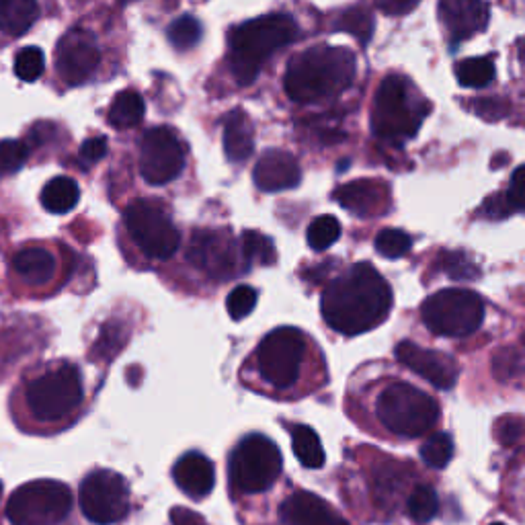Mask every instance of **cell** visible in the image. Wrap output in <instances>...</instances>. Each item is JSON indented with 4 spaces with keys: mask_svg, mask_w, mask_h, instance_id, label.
<instances>
[{
    "mask_svg": "<svg viewBox=\"0 0 525 525\" xmlns=\"http://www.w3.org/2000/svg\"><path fill=\"white\" fill-rule=\"evenodd\" d=\"M322 316L341 335L368 333L388 318L392 290L388 281L370 263H357L322 294Z\"/></svg>",
    "mask_w": 525,
    "mask_h": 525,
    "instance_id": "1",
    "label": "cell"
},
{
    "mask_svg": "<svg viewBox=\"0 0 525 525\" xmlns=\"http://www.w3.org/2000/svg\"><path fill=\"white\" fill-rule=\"evenodd\" d=\"M355 70L357 62L351 50L316 46L290 60L284 87L294 103L312 105L341 95L353 83Z\"/></svg>",
    "mask_w": 525,
    "mask_h": 525,
    "instance_id": "2",
    "label": "cell"
},
{
    "mask_svg": "<svg viewBox=\"0 0 525 525\" xmlns=\"http://www.w3.org/2000/svg\"><path fill=\"white\" fill-rule=\"evenodd\" d=\"M298 37V23L286 13L251 19L230 31V70L236 83H255L261 66L271 54L290 46Z\"/></svg>",
    "mask_w": 525,
    "mask_h": 525,
    "instance_id": "3",
    "label": "cell"
},
{
    "mask_svg": "<svg viewBox=\"0 0 525 525\" xmlns=\"http://www.w3.org/2000/svg\"><path fill=\"white\" fill-rule=\"evenodd\" d=\"M431 113L429 101L400 74L386 76L376 93L372 109V130L380 140H411Z\"/></svg>",
    "mask_w": 525,
    "mask_h": 525,
    "instance_id": "4",
    "label": "cell"
},
{
    "mask_svg": "<svg viewBox=\"0 0 525 525\" xmlns=\"http://www.w3.org/2000/svg\"><path fill=\"white\" fill-rule=\"evenodd\" d=\"M25 405L37 423L56 425L83 405V380L72 363H58L25 386Z\"/></svg>",
    "mask_w": 525,
    "mask_h": 525,
    "instance_id": "5",
    "label": "cell"
},
{
    "mask_svg": "<svg viewBox=\"0 0 525 525\" xmlns=\"http://www.w3.org/2000/svg\"><path fill=\"white\" fill-rule=\"evenodd\" d=\"M376 413L382 425L400 437H419L439 421V405L423 390L394 382L378 398Z\"/></svg>",
    "mask_w": 525,
    "mask_h": 525,
    "instance_id": "6",
    "label": "cell"
},
{
    "mask_svg": "<svg viewBox=\"0 0 525 525\" xmlns=\"http://www.w3.org/2000/svg\"><path fill=\"white\" fill-rule=\"evenodd\" d=\"M281 466L284 460L275 443L261 433H253L242 439L230 456V482L240 493H263L273 487Z\"/></svg>",
    "mask_w": 525,
    "mask_h": 525,
    "instance_id": "7",
    "label": "cell"
},
{
    "mask_svg": "<svg viewBox=\"0 0 525 525\" xmlns=\"http://www.w3.org/2000/svg\"><path fill=\"white\" fill-rule=\"evenodd\" d=\"M427 329L441 337H468L484 320V302L470 290H441L429 296L421 308Z\"/></svg>",
    "mask_w": 525,
    "mask_h": 525,
    "instance_id": "8",
    "label": "cell"
},
{
    "mask_svg": "<svg viewBox=\"0 0 525 525\" xmlns=\"http://www.w3.org/2000/svg\"><path fill=\"white\" fill-rule=\"evenodd\" d=\"M72 493L58 480H33L19 487L9 503L7 517L13 525H56L68 517Z\"/></svg>",
    "mask_w": 525,
    "mask_h": 525,
    "instance_id": "9",
    "label": "cell"
},
{
    "mask_svg": "<svg viewBox=\"0 0 525 525\" xmlns=\"http://www.w3.org/2000/svg\"><path fill=\"white\" fill-rule=\"evenodd\" d=\"M126 228L136 247L150 259L165 261L181 245V234L167 210L154 199H136L126 210Z\"/></svg>",
    "mask_w": 525,
    "mask_h": 525,
    "instance_id": "10",
    "label": "cell"
},
{
    "mask_svg": "<svg viewBox=\"0 0 525 525\" xmlns=\"http://www.w3.org/2000/svg\"><path fill=\"white\" fill-rule=\"evenodd\" d=\"M306 353V339L294 327H279L271 331L257 349V368L263 380L273 388H290L302 368V359Z\"/></svg>",
    "mask_w": 525,
    "mask_h": 525,
    "instance_id": "11",
    "label": "cell"
},
{
    "mask_svg": "<svg viewBox=\"0 0 525 525\" xmlns=\"http://www.w3.org/2000/svg\"><path fill=\"white\" fill-rule=\"evenodd\" d=\"M80 509L99 525H113L130 513V489L113 470H95L80 484Z\"/></svg>",
    "mask_w": 525,
    "mask_h": 525,
    "instance_id": "12",
    "label": "cell"
},
{
    "mask_svg": "<svg viewBox=\"0 0 525 525\" xmlns=\"http://www.w3.org/2000/svg\"><path fill=\"white\" fill-rule=\"evenodd\" d=\"M187 259L193 267L214 279H230L249 269V263L242 257V249L228 230L195 232L187 249Z\"/></svg>",
    "mask_w": 525,
    "mask_h": 525,
    "instance_id": "13",
    "label": "cell"
},
{
    "mask_svg": "<svg viewBox=\"0 0 525 525\" xmlns=\"http://www.w3.org/2000/svg\"><path fill=\"white\" fill-rule=\"evenodd\" d=\"M185 169V148L169 128H152L140 144V173L150 185H167Z\"/></svg>",
    "mask_w": 525,
    "mask_h": 525,
    "instance_id": "14",
    "label": "cell"
},
{
    "mask_svg": "<svg viewBox=\"0 0 525 525\" xmlns=\"http://www.w3.org/2000/svg\"><path fill=\"white\" fill-rule=\"evenodd\" d=\"M101 62V52L95 37L85 29L68 31L56 50V68L66 85H83L95 74Z\"/></svg>",
    "mask_w": 525,
    "mask_h": 525,
    "instance_id": "15",
    "label": "cell"
},
{
    "mask_svg": "<svg viewBox=\"0 0 525 525\" xmlns=\"http://www.w3.org/2000/svg\"><path fill=\"white\" fill-rule=\"evenodd\" d=\"M396 357L409 370H413L439 390H450L456 386L458 363L446 353L423 349L411 341H402L396 347Z\"/></svg>",
    "mask_w": 525,
    "mask_h": 525,
    "instance_id": "16",
    "label": "cell"
},
{
    "mask_svg": "<svg viewBox=\"0 0 525 525\" xmlns=\"http://www.w3.org/2000/svg\"><path fill=\"white\" fill-rule=\"evenodd\" d=\"M439 21L454 44L482 33L489 25V5L484 0H439Z\"/></svg>",
    "mask_w": 525,
    "mask_h": 525,
    "instance_id": "17",
    "label": "cell"
},
{
    "mask_svg": "<svg viewBox=\"0 0 525 525\" xmlns=\"http://www.w3.org/2000/svg\"><path fill=\"white\" fill-rule=\"evenodd\" d=\"M255 185L265 193H279L294 189L302 181V171L298 160L286 150H267L257 160L253 171Z\"/></svg>",
    "mask_w": 525,
    "mask_h": 525,
    "instance_id": "18",
    "label": "cell"
},
{
    "mask_svg": "<svg viewBox=\"0 0 525 525\" xmlns=\"http://www.w3.org/2000/svg\"><path fill=\"white\" fill-rule=\"evenodd\" d=\"M333 199L339 204L359 216V218H370V216H380L388 212L390 204V187L384 185L382 181L374 179H359L347 185H341L335 193Z\"/></svg>",
    "mask_w": 525,
    "mask_h": 525,
    "instance_id": "19",
    "label": "cell"
},
{
    "mask_svg": "<svg viewBox=\"0 0 525 525\" xmlns=\"http://www.w3.org/2000/svg\"><path fill=\"white\" fill-rule=\"evenodd\" d=\"M281 517L290 525H349L327 501L312 493L292 495L281 507Z\"/></svg>",
    "mask_w": 525,
    "mask_h": 525,
    "instance_id": "20",
    "label": "cell"
},
{
    "mask_svg": "<svg viewBox=\"0 0 525 525\" xmlns=\"http://www.w3.org/2000/svg\"><path fill=\"white\" fill-rule=\"evenodd\" d=\"M173 478L185 495H189L191 499H201L212 493L216 472L214 464L204 454L189 452L175 464Z\"/></svg>",
    "mask_w": 525,
    "mask_h": 525,
    "instance_id": "21",
    "label": "cell"
},
{
    "mask_svg": "<svg viewBox=\"0 0 525 525\" xmlns=\"http://www.w3.org/2000/svg\"><path fill=\"white\" fill-rule=\"evenodd\" d=\"M255 150V128L251 117L234 109L224 119V152L230 163H245Z\"/></svg>",
    "mask_w": 525,
    "mask_h": 525,
    "instance_id": "22",
    "label": "cell"
},
{
    "mask_svg": "<svg viewBox=\"0 0 525 525\" xmlns=\"http://www.w3.org/2000/svg\"><path fill=\"white\" fill-rule=\"evenodd\" d=\"M13 267L25 281H29V284L42 286V284H48V281L54 277L56 259L50 251L42 247H31L15 255Z\"/></svg>",
    "mask_w": 525,
    "mask_h": 525,
    "instance_id": "23",
    "label": "cell"
},
{
    "mask_svg": "<svg viewBox=\"0 0 525 525\" xmlns=\"http://www.w3.org/2000/svg\"><path fill=\"white\" fill-rule=\"evenodd\" d=\"M37 19V0H0V31L9 35H23L35 25Z\"/></svg>",
    "mask_w": 525,
    "mask_h": 525,
    "instance_id": "24",
    "label": "cell"
},
{
    "mask_svg": "<svg viewBox=\"0 0 525 525\" xmlns=\"http://www.w3.org/2000/svg\"><path fill=\"white\" fill-rule=\"evenodd\" d=\"M144 111L146 107H144L142 95L128 89V91H121L111 101L107 121H109V126L115 130H128L140 124V121L144 119Z\"/></svg>",
    "mask_w": 525,
    "mask_h": 525,
    "instance_id": "25",
    "label": "cell"
},
{
    "mask_svg": "<svg viewBox=\"0 0 525 525\" xmlns=\"http://www.w3.org/2000/svg\"><path fill=\"white\" fill-rule=\"evenodd\" d=\"M78 199H80L78 183L70 177H56L42 191V206L50 214H66L74 210Z\"/></svg>",
    "mask_w": 525,
    "mask_h": 525,
    "instance_id": "26",
    "label": "cell"
},
{
    "mask_svg": "<svg viewBox=\"0 0 525 525\" xmlns=\"http://www.w3.org/2000/svg\"><path fill=\"white\" fill-rule=\"evenodd\" d=\"M292 446L294 454L306 468H320L325 464V450H322L320 437L312 427L296 425L292 429Z\"/></svg>",
    "mask_w": 525,
    "mask_h": 525,
    "instance_id": "27",
    "label": "cell"
},
{
    "mask_svg": "<svg viewBox=\"0 0 525 525\" xmlns=\"http://www.w3.org/2000/svg\"><path fill=\"white\" fill-rule=\"evenodd\" d=\"M495 62L487 56H476L462 60L456 66V76L458 83L468 89H484L489 87L495 80Z\"/></svg>",
    "mask_w": 525,
    "mask_h": 525,
    "instance_id": "28",
    "label": "cell"
},
{
    "mask_svg": "<svg viewBox=\"0 0 525 525\" xmlns=\"http://www.w3.org/2000/svg\"><path fill=\"white\" fill-rule=\"evenodd\" d=\"M335 29L357 37L361 46H368L374 35V15L366 7L347 9L337 17Z\"/></svg>",
    "mask_w": 525,
    "mask_h": 525,
    "instance_id": "29",
    "label": "cell"
},
{
    "mask_svg": "<svg viewBox=\"0 0 525 525\" xmlns=\"http://www.w3.org/2000/svg\"><path fill=\"white\" fill-rule=\"evenodd\" d=\"M240 249H242V257H245L249 267L253 263H259V265L275 263V245H273V240L269 236L261 234V232L247 230L245 234H242Z\"/></svg>",
    "mask_w": 525,
    "mask_h": 525,
    "instance_id": "30",
    "label": "cell"
},
{
    "mask_svg": "<svg viewBox=\"0 0 525 525\" xmlns=\"http://www.w3.org/2000/svg\"><path fill=\"white\" fill-rule=\"evenodd\" d=\"M308 245L314 251H327L341 238V222L335 216H318L310 222L308 232Z\"/></svg>",
    "mask_w": 525,
    "mask_h": 525,
    "instance_id": "31",
    "label": "cell"
},
{
    "mask_svg": "<svg viewBox=\"0 0 525 525\" xmlns=\"http://www.w3.org/2000/svg\"><path fill=\"white\" fill-rule=\"evenodd\" d=\"M413 249V238L405 230L386 228L376 236V251L386 259H400Z\"/></svg>",
    "mask_w": 525,
    "mask_h": 525,
    "instance_id": "32",
    "label": "cell"
},
{
    "mask_svg": "<svg viewBox=\"0 0 525 525\" xmlns=\"http://www.w3.org/2000/svg\"><path fill=\"white\" fill-rule=\"evenodd\" d=\"M452 456H454V441L448 433H435L423 443L421 448V458L431 468H446Z\"/></svg>",
    "mask_w": 525,
    "mask_h": 525,
    "instance_id": "33",
    "label": "cell"
},
{
    "mask_svg": "<svg viewBox=\"0 0 525 525\" xmlns=\"http://www.w3.org/2000/svg\"><path fill=\"white\" fill-rule=\"evenodd\" d=\"M167 35H169V42L173 44V48L185 52V50H191L199 44L201 25L195 17L183 15L171 23Z\"/></svg>",
    "mask_w": 525,
    "mask_h": 525,
    "instance_id": "34",
    "label": "cell"
},
{
    "mask_svg": "<svg viewBox=\"0 0 525 525\" xmlns=\"http://www.w3.org/2000/svg\"><path fill=\"white\" fill-rule=\"evenodd\" d=\"M437 509H439L437 493L431 487H427V484L415 489L407 501V511L411 519L417 523L431 521L437 515Z\"/></svg>",
    "mask_w": 525,
    "mask_h": 525,
    "instance_id": "35",
    "label": "cell"
},
{
    "mask_svg": "<svg viewBox=\"0 0 525 525\" xmlns=\"http://www.w3.org/2000/svg\"><path fill=\"white\" fill-rule=\"evenodd\" d=\"M13 68L21 80H25V83H33V80H37L44 74V68H46L44 52L35 46L19 50L15 56Z\"/></svg>",
    "mask_w": 525,
    "mask_h": 525,
    "instance_id": "36",
    "label": "cell"
},
{
    "mask_svg": "<svg viewBox=\"0 0 525 525\" xmlns=\"http://www.w3.org/2000/svg\"><path fill=\"white\" fill-rule=\"evenodd\" d=\"M29 158V146L21 140L0 142V177H9L21 171Z\"/></svg>",
    "mask_w": 525,
    "mask_h": 525,
    "instance_id": "37",
    "label": "cell"
},
{
    "mask_svg": "<svg viewBox=\"0 0 525 525\" xmlns=\"http://www.w3.org/2000/svg\"><path fill=\"white\" fill-rule=\"evenodd\" d=\"M441 269L458 281H474L480 277L478 265L466 253H443Z\"/></svg>",
    "mask_w": 525,
    "mask_h": 525,
    "instance_id": "38",
    "label": "cell"
},
{
    "mask_svg": "<svg viewBox=\"0 0 525 525\" xmlns=\"http://www.w3.org/2000/svg\"><path fill=\"white\" fill-rule=\"evenodd\" d=\"M257 292L251 286H238L230 292L228 300H226V308L232 320H242L247 318L255 306H257Z\"/></svg>",
    "mask_w": 525,
    "mask_h": 525,
    "instance_id": "39",
    "label": "cell"
},
{
    "mask_svg": "<svg viewBox=\"0 0 525 525\" xmlns=\"http://www.w3.org/2000/svg\"><path fill=\"white\" fill-rule=\"evenodd\" d=\"M505 201L511 212H525V165L517 167L511 175Z\"/></svg>",
    "mask_w": 525,
    "mask_h": 525,
    "instance_id": "40",
    "label": "cell"
},
{
    "mask_svg": "<svg viewBox=\"0 0 525 525\" xmlns=\"http://www.w3.org/2000/svg\"><path fill=\"white\" fill-rule=\"evenodd\" d=\"M124 341H126V331H124V327L117 325V322H111V325H105V327H103V333H101L95 349H97L101 355H113V353L119 351L121 345H124Z\"/></svg>",
    "mask_w": 525,
    "mask_h": 525,
    "instance_id": "41",
    "label": "cell"
},
{
    "mask_svg": "<svg viewBox=\"0 0 525 525\" xmlns=\"http://www.w3.org/2000/svg\"><path fill=\"white\" fill-rule=\"evenodd\" d=\"M519 368H521V359H519V355H517L513 349L497 351L495 361H493V370H495V376H497L499 380L515 378L517 372H519Z\"/></svg>",
    "mask_w": 525,
    "mask_h": 525,
    "instance_id": "42",
    "label": "cell"
},
{
    "mask_svg": "<svg viewBox=\"0 0 525 525\" xmlns=\"http://www.w3.org/2000/svg\"><path fill=\"white\" fill-rule=\"evenodd\" d=\"M525 435V419L521 417H503L497 423V437L505 446H513Z\"/></svg>",
    "mask_w": 525,
    "mask_h": 525,
    "instance_id": "43",
    "label": "cell"
},
{
    "mask_svg": "<svg viewBox=\"0 0 525 525\" xmlns=\"http://www.w3.org/2000/svg\"><path fill=\"white\" fill-rule=\"evenodd\" d=\"M472 111L487 121H497L509 113V103L503 99H478L472 103Z\"/></svg>",
    "mask_w": 525,
    "mask_h": 525,
    "instance_id": "44",
    "label": "cell"
},
{
    "mask_svg": "<svg viewBox=\"0 0 525 525\" xmlns=\"http://www.w3.org/2000/svg\"><path fill=\"white\" fill-rule=\"evenodd\" d=\"M105 154H107V140L103 136L89 138L78 150L80 163L87 165V167H93L95 163H99V160L105 158Z\"/></svg>",
    "mask_w": 525,
    "mask_h": 525,
    "instance_id": "45",
    "label": "cell"
},
{
    "mask_svg": "<svg viewBox=\"0 0 525 525\" xmlns=\"http://www.w3.org/2000/svg\"><path fill=\"white\" fill-rule=\"evenodd\" d=\"M421 0H376V5L382 13L390 17H400V15H409Z\"/></svg>",
    "mask_w": 525,
    "mask_h": 525,
    "instance_id": "46",
    "label": "cell"
},
{
    "mask_svg": "<svg viewBox=\"0 0 525 525\" xmlns=\"http://www.w3.org/2000/svg\"><path fill=\"white\" fill-rule=\"evenodd\" d=\"M171 521L173 525H208L206 519L199 513L187 509V507H173L171 509Z\"/></svg>",
    "mask_w": 525,
    "mask_h": 525,
    "instance_id": "47",
    "label": "cell"
},
{
    "mask_svg": "<svg viewBox=\"0 0 525 525\" xmlns=\"http://www.w3.org/2000/svg\"><path fill=\"white\" fill-rule=\"evenodd\" d=\"M484 212H487L489 218H505L511 214L507 201H505V195H493L491 199L484 201Z\"/></svg>",
    "mask_w": 525,
    "mask_h": 525,
    "instance_id": "48",
    "label": "cell"
},
{
    "mask_svg": "<svg viewBox=\"0 0 525 525\" xmlns=\"http://www.w3.org/2000/svg\"><path fill=\"white\" fill-rule=\"evenodd\" d=\"M517 52H519V62H521V66H523V70H525V37H523V39H519V44H517Z\"/></svg>",
    "mask_w": 525,
    "mask_h": 525,
    "instance_id": "49",
    "label": "cell"
},
{
    "mask_svg": "<svg viewBox=\"0 0 525 525\" xmlns=\"http://www.w3.org/2000/svg\"><path fill=\"white\" fill-rule=\"evenodd\" d=\"M491 525H505V523H491Z\"/></svg>",
    "mask_w": 525,
    "mask_h": 525,
    "instance_id": "50",
    "label": "cell"
},
{
    "mask_svg": "<svg viewBox=\"0 0 525 525\" xmlns=\"http://www.w3.org/2000/svg\"><path fill=\"white\" fill-rule=\"evenodd\" d=\"M0 491H3V487H0Z\"/></svg>",
    "mask_w": 525,
    "mask_h": 525,
    "instance_id": "51",
    "label": "cell"
},
{
    "mask_svg": "<svg viewBox=\"0 0 525 525\" xmlns=\"http://www.w3.org/2000/svg\"><path fill=\"white\" fill-rule=\"evenodd\" d=\"M523 341H525V337H523Z\"/></svg>",
    "mask_w": 525,
    "mask_h": 525,
    "instance_id": "52",
    "label": "cell"
}]
</instances>
